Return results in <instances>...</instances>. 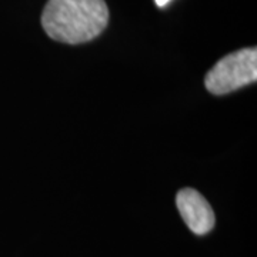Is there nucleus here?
Segmentation results:
<instances>
[{
  "mask_svg": "<svg viewBox=\"0 0 257 257\" xmlns=\"http://www.w3.org/2000/svg\"><path fill=\"white\" fill-rule=\"evenodd\" d=\"M109 9L104 0H49L42 13V26L56 42L80 45L106 29Z\"/></svg>",
  "mask_w": 257,
  "mask_h": 257,
  "instance_id": "f257e3e1",
  "label": "nucleus"
},
{
  "mask_svg": "<svg viewBox=\"0 0 257 257\" xmlns=\"http://www.w3.org/2000/svg\"><path fill=\"white\" fill-rule=\"evenodd\" d=\"M257 80V49L246 47L224 56L204 77L206 89L213 94H226Z\"/></svg>",
  "mask_w": 257,
  "mask_h": 257,
  "instance_id": "f03ea898",
  "label": "nucleus"
},
{
  "mask_svg": "<svg viewBox=\"0 0 257 257\" xmlns=\"http://www.w3.org/2000/svg\"><path fill=\"white\" fill-rule=\"evenodd\" d=\"M182 219L193 233L203 236L214 227V211L209 202L194 189H183L176 196Z\"/></svg>",
  "mask_w": 257,
  "mask_h": 257,
  "instance_id": "7ed1b4c3",
  "label": "nucleus"
},
{
  "mask_svg": "<svg viewBox=\"0 0 257 257\" xmlns=\"http://www.w3.org/2000/svg\"><path fill=\"white\" fill-rule=\"evenodd\" d=\"M155 2H156V5L159 6V8H165L166 5H167L170 0H155Z\"/></svg>",
  "mask_w": 257,
  "mask_h": 257,
  "instance_id": "20e7f679",
  "label": "nucleus"
}]
</instances>
